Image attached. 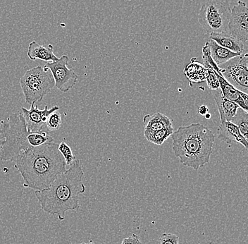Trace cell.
<instances>
[{"label":"cell","mask_w":248,"mask_h":244,"mask_svg":"<svg viewBox=\"0 0 248 244\" xmlns=\"http://www.w3.org/2000/svg\"><path fill=\"white\" fill-rule=\"evenodd\" d=\"M15 162L23 186L35 191L48 189L57 176L66 170L59 144L54 143L31 147L20 154Z\"/></svg>","instance_id":"obj_1"},{"label":"cell","mask_w":248,"mask_h":244,"mask_svg":"<svg viewBox=\"0 0 248 244\" xmlns=\"http://www.w3.org/2000/svg\"><path fill=\"white\" fill-rule=\"evenodd\" d=\"M69 166L64 172L57 176L48 189L35 191L42 210L57 215L60 221L64 220L68 211L80 208L79 195L85 191L82 181L84 173L80 161L76 159Z\"/></svg>","instance_id":"obj_2"},{"label":"cell","mask_w":248,"mask_h":244,"mask_svg":"<svg viewBox=\"0 0 248 244\" xmlns=\"http://www.w3.org/2000/svg\"><path fill=\"white\" fill-rule=\"evenodd\" d=\"M173 149L183 165L198 170L210 161L215 136L200 123L180 127L171 135Z\"/></svg>","instance_id":"obj_3"},{"label":"cell","mask_w":248,"mask_h":244,"mask_svg":"<svg viewBox=\"0 0 248 244\" xmlns=\"http://www.w3.org/2000/svg\"><path fill=\"white\" fill-rule=\"evenodd\" d=\"M53 141L46 131H29L21 112L12 113L7 120L0 122V160L15 162L18 155L28 149Z\"/></svg>","instance_id":"obj_4"},{"label":"cell","mask_w":248,"mask_h":244,"mask_svg":"<svg viewBox=\"0 0 248 244\" xmlns=\"http://www.w3.org/2000/svg\"><path fill=\"white\" fill-rule=\"evenodd\" d=\"M20 85L25 101L30 105L40 102L55 86L51 71L41 66L27 70L20 79Z\"/></svg>","instance_id":"obj_5"},{"label":"cell","mask_w":248,"mask_h":244,"mask_svg":"<svg viewBox=\"0 0 248 244\" xmlns=\"http://www.w3.org/2000/svg\"><path fill=\"white\" fill-rule=\"evenodd\" d=\"M231 12L229 1L208 0L201 6L198 21L203 29L209 33L228 32Z\"/></svg>","instance_id":"obj_6"},{"label":"cell","mask_w":248,"mask_h":244,"mask_svg":"<svg viewBox=\"0 0 248 244\" xmlns=\"http://www.w3.org/2000/svg\"><path fill=\"white\" fill-rule=\"evenodd\" d=\"M248 52H243L219 66L220 72L238 91L248 93Z\"/></svg>","instance_id":"obj_7"},{"label":"cell","mask_w":248,"mask_h":244,"mask_svg":"<svg viewBox=\"0 0 248 244\" xmlns=\"http://www.w3.org/2000/svg\"><path fill=\"white\" fill-rule=\"evenodd\" d=\"M69 60L68 56L63 54L57 61L47 62L44 66L52 73L56 88L63 93L74 88L78 81L77 74L68 68Z\"/></svg>","instance_id":"obj_8"},{"label":"cell","mask_w":248,"mask_h":244,"mask_svg":"<svg viewBox=\"0 0 248 244\" xmlns=\"http://www.w3.org/2000/svg\"><path fill=\"white\" fill-rule=\"evenodd\" d=\"M228 32L241 40L247 43L248 40V8L244 1H239L232 9L230 20L228 26Z\"/></svg>","instance_id":"obj_9"},{"label":"cell","mask_w":248,"mask_h":244,"mask_svg":"<svg viewBox=\"0 0 248 244\" xmlns=\"http://www.w3.org/2000/svg\"><path fill=\"white\" fill-rule=\"evenodd\" d=\"M59 110L60 107L58 106L48 109L47 105H46L43 110H39L38 107L35 105V103H32L31 104V108L29 110L21 107L20 112L24 118L28 130L31 132H39L43 130L49 115L54 112L59 111Z\"/></svg>","instance_id":"obj_10"},{"label":"cell","mask_w":248,"mask_h":244,"mask_svg":"<svg viewBox=\"0 0 248 244\" xmlns=\"http://www.w3.org/2000/svg\"><path fill=\"white\" fill-rule=\"evenodd\" d=\"M215 74L218 82H219V88L221 90L223 96L226 99L233 102L238 105L240 108L246 112H248V96L246 93L238 91L232 84L229 83L221 74H218L215 71Z\"/></svg>","instance_id":"obj_11"},{"label":"cell","mask_w":248,"mask_h":244,"mask_svg":"<svg viewBox=\"0 0 248 244\" xmlns=\"http://www.w3.org/2000/svg\"><path fill=\"white\" fill-rule=\"evenodd\" d=\"M217 138L228 144L238 143L248 150V140L242 136L238 127L232 122H221L217 130Z\"/></svg>","instance_id":"obj_12"},{"label":"cell","mask_w":248,"mask_h":244,"mask_svg":"<svg viewBox=\"0 0 248 244\" xmlns=\"http://www.w3.org/2000/svg\"><path fill=\"white\" fill-rule=\"evenodd\" d=\"M213 98L216 102L220 115V120L222 122H232L239 106L233 102L226 99L223 96L221 90L211 91Z\"/></svg>","instance_id":"obj_13"},{"label":"cell","mask_w":248,"mask_h":244,"mask_svg":"<svg viewBox=\"0 0 248 244\" xmlns=\"http://www.w3.org/2000/svg\"><path fill=\"white\" fill-rule=\"evenodd\" d=\"M209 38L216 42L220 46L229 49L235 53L242 54L247 51L246 43L235 38L229 33H209Z\"/></svg>","instance_id":"obj_14"},{"label":"cell","mask_w":248,"mask_h":244,"mask_svg":"<svg viewBox=\"0 0 248 244\" xmlns=\"http://www.w3.org/2000/svg\"><path fill=\"white\" fill-rule=\"evenodd\" d=\"M27 56L31 60H42L45 62H55L58 57L54 53L52 45L40 46L35 41L31 42L27 51Z\"/></svg>","instance_id":"obj_15"},{"label":"cell","mask_w":248,"mask_h":244,"mask_svg":"<svg viewBox=\"0 0 248 244\" xmlns=\"http://www.w3.org/2000/svg\"><path fill=\"white\" fill-rule=\"evenodd\" d=\"M145 124L144 136L147 137L151 133L162 130L167 127H173L171 121L168 116L162 113H155L153 115H146L143 119Z\"/></svg>","instance_id":"obj_16"},{"label":"cell","mask_w":248,"mask_h":244,"mask_svg":"<svg viewBox=\"0 0 248 244\" xmlns=\"http://www.w3.org/2000/svg\"><path fill=\"white\" fill-rule=\"evenodd\" d=\"M206 43H207V46L209 47L212 60H214V62L218 66L224 65V63L229 62V60H232L234 57H238V56H240L241 54L235 53V52H232V51L229 50V49L220 46L219 45L217 44L216 42L214 41L213 40H210Z\"/></svg>","instance_id":"obj_17"},{"label":"cell","mask_w":248,"mask_h":244,"mask_svg":"<svg viewBox=\"0 0 248 244\" xmlns=\"http://www.w3.org/2000/svg\"><path fill=\"white\" fill-rule=\"evenodd\" d=\"M206 74L207 70L204 65L197 62L195 58L192 59L190 63L184 69V74L191 86H193L192 83H201L205 81Z\"/></svg>","instance_id":"obj_18"},{"label":"cell","mask_w":248,"mask_h":244,"mask_svg":"<svg viewBox=\"0 0 248 244\" xmlns=\"http://www.w3.org/2000/svg\"><path fill=\"white\" fill-rule=\"evenodd\" d=\"M232 122L235 124L240 133L243 137L248 140V112L245 111L243 109L239 108L237 110L236 114L232 119Z\"/></svg>","instance_id":"obj_19"},{"label":"cell","mask_w":248,"mask_h":244,"mask_svg":"<svg viewBox=\"0 0 248 244\" xmlns=\"http://www.w3.org/2000/svg\"><path fill=\"white\" fill-rule=\"evenodd\" d=\"M174 132L173 127H167L162 130H157L151 133L148 136L145 137L147 141L153 143L155 145L162 146L168 138H170Z\"/></svg>","instance_id":"obj_20"},{"label":"cell","mask_w":248,"mask_h":244,"mask_svg":"<svg viewBox=\"0 0 248 244\" xmlns=\"http://www.w3.org/2000/svg\"><path fill=\"white\" fill-rule=\"evenodd\" d=\"M203 65L207 70L205 81H207V85H208L210 91H216V90L219 89V82L217 79L215 70L207 62H204Z\"/></svg>","instance_id":"obj_21"},{"label":"cell","mask_w":248,"mask_h":244,"mask_svg":"<svg viewBox=\"0 0 248 244\" xmlns=\"http://www.w3.org/2000/svg\"><path fill=\"white\" fill-rule=\"evenodd\" d=\"M46 125L47 131L52 132L60 130L62 126V117L58 111L54 112L49 115Z\"/></svg>","instance_id":"obj_22"},{"label":"cell","mask_w":248,"mask_h":244,"mask_svg":"<svg viewBox=\"0 0 248 244\" xmlns=\"http://www.w3.org/2000/svg\"><path fill=\"white\" fill-rule=\"evenodd\" d=\"M59 151L62 154L63 158H64L65 162H66V164L67 165H70L73 162L77 159L75 155L73 153L71 147L65 141H62L59 144Z\"/></svg>","instance_id":"obj_23"},{"label":"cell","mask_w":248,"mask_h":244,"mask_svg":"<svg viewBox=\"0 0 248 244\" xmlns=\"http://www.w3.org/2000/svg\"><path fill=\"white\" fill-rule=\"evenodd\" d=\"M159 244H179V238L173 234H164L159 239Z\"/></svg>","instance_id":"obj_24"},{"label":"cell","mask_w":248,"mask_h":244,"mask_svg":"<svg viewBox=\"0 0 248 244\" xmlns=\"http://www.w3.org/2000/svg\"><path fill=\"white\" fill-rule=\"evenodd\" d=\"M122 244H142L139 237L136 234H133L129 237L125 238Z\"/></svg>","instance_id":"obj_25"},{"label":"cell","mask_w":248,"mask_h":244,"mask_svg":"<svg viewBox=\"0 0 248 244\" xmlns=\"http://www.w3.org/2000/svg\"><path fill=\"white\" fill-rule=\"evenodd\" d=\"M198 113L202 115V116H205L206 114L209 113L208 107L204 105H201L199 109H198Z\"/></svg>","instance_id":"obj_26"},{"label":"cell","mask_w":248,"mask_h":244,"mask_svg":"<svg viewBox=\"0 0 248 244\" xmlns=\"http://www.w3.org/2000/svg\"><path fill=\"white\" fill-rule=\"evenodd\" d=\"M204 116H205L206 119H209L211 118V114L208 113V114H206Z\"/></svg>","instance_id":"obj_27"},{"label":"cell","mask_w":248,"mask_h":244,"mask_svg":"<svg viewBox=\"0 0 248 244\" xmlns=\"http://www.w3.org/2000/svg\"><path fill=\"white\" fill-rule=\"evenodd\" d=\"M85 244V243H82V244Z\"/></svg>","instance_id":"obj_28"}]
</instances>
